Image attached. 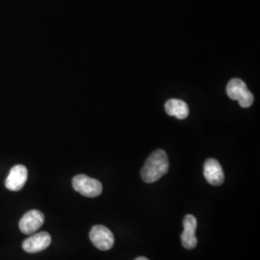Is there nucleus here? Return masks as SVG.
<instances>
[{
	"mask_svg": "<svg viewBox=\"0 0 260 260\" xmlns=\"http://www.w3.org/2000/svg\"><path fill=\"white\" fill-rule=\"evenodd\" d=\"M28 171L23 165H16L11 169L6 178L5 186L10 191L17 192L23 188L27 180Z\"/></svg>",
	"mask_w": 260,
	"mask_h": 260,
	"instance_id": "obj_7",
	"label": "nucleus"
},
{
	"mask_svg": "<svg viewBox=\"0 0 260 260\" xmlns=\"http://www.w3.org/2000/svg\"><path fill=\"white\" fill-rule=\"evenodd\" d=\"M197 218L195 216L188 214L186 215L183 220V228L184 231L181 233L180 238L183 247L187 250H192L197 247L198 239L196 237V230H197Z\"/></svg>",
	"mask_w": 260,
	"mask_h": 260,
	"instance_id": "obj_8",
	"label": "nucleus"
},
{
	"mask_svg": "<svg viewBox=\"0 0 260 260\" xmlns=\"http://www.w3.org/2000/svg\"><path fill=\"white\" fill-rule=\"evenodd\" d=\"M165 110L168 115L175 116L179 120H184L189 115V108L185 102L177 99H172L165 104Z\"/></svg>",
	"mask_w": 260,
	"mask_h": 260,
	"instance_id": "obj_10",
	"label": "nucleus"
},
{
	"mask_svg": "<svg viewBox=\"0 0 260 260\" xmlns=\"http://www.w3.org/2000/svg\"><path fill=\"white\" fill-rule=\"evenodd\" d=\"M90 239L94 247H96L101 251L110 250L115 243V238L112 232L102 224L93 226L90 232Z\"/></svg>",
	"mask_w": 260,
	"mask_h": 260,
	"instance_id": "obj_4",
	"label": "nucleus"
},
{
	"mask_svg": "<svg viewBox=\"0 0 260 260\" xmlns=\"http://www.w3.org/2000/svg\"><path fill=\"white\" fill-rule=\"evenodd\" d=\"M73 187L76 192L87 198H95L103 193L101 181L86 175L75 176L73 179Z\"/></svg>",
	"mask_w": 260,
	"mask_h": 260,
	"instance_id": "obj_3",
	"label": "nucleus"
},
{
	"mask_svg": "<svg viewBox=\"0 0 260 260\" xmlns=\"http://www.w3.org/2000/svg\"><path fill=\"white\" fill-rule=\"evenodd\" d=\"M51 243V236L48 233H36L28 237L22 243L23 250L29 253H36L46 250Z\"/></svg>",
	"mask_w": 260,
	"mask_h": 260,
	"instance_id": "obj_6",
	"label": "nucleus"
},
{
	"mask_svg": "<svg viewBox=\"0 0 260 260\" xmlns=\"http://www.w3.org/2000/svg\"><path fill=\"white\" fill-rule=\"evenodd\" d=\"M169 170V158L163 149L153 151L147 159L141 171V177L147 183H153L166 175Z\"/></svg>",
	"mask_w": 260,
	"mask_h": 260,
	"instance_id": "obj_1",
	"label": "nucleus"
},
{
	"mask_svg": "<svg viewBox=\"0 0 260 260\" xmlns=\"http://www.w3.org/2000/svg\"><path fill=\"white\" fill-rule=\"evenodd\" d=\"M226 93L230 99L238 101L243 108H248L253 103V94L248 90L247 85L239 78H233L226 86Z\"/></svg>",
	"mask_w": 260,
	"mask_h": 260,
	"instance_id": "obj_2",
	"label": "nucleus"
},
{
	"mask_svg": "<svg viewBox=\"0 0 260 260\" xmlns=\"http://www.w3.org/2000/svg\"><path fill=\"white\" fill-rule=\"evenodd\" d=\"M45 222V216L39 210H30L19 221L20 232L27 235L36 233Z\"/></svg>",
	"mask_w": 260,
	"mask_h": 260,
	"instance_id": "obj_5",
	"label": "nucleus"
},
{
	"mask_svg": "<svg viewBox=\"0 0 260 260\" xmlns=\"http://www.w3.org/2000/svg\"><path fill=\"white\" fill-rule=\"evenodd\" d=\"M135 260H149L148 258H146V257H144V256H140V257H137Z\"/></svg>",
	"mask_w": 260,
	"mask_h": 260,
	"instance_id": "obj_11",
	"label": "nucleus"
},
{
	"mask_svg": "<svg viewBox=\"0 0 260 260\" xmlns=\"http://www.w3.org/2000/svg\"><path fill=\"white\" fill-rule=\"evenodd\" d=\"M205 179L209 184L220 186L223 184L224 175L221 164L213 158H209L205 161L204 167Z\"/></svg>",
	"mask_w": 260,
	"mask_h": 260,
	"instance_id": "obj_9",
	"label": "nucleus"
}]
</instances>
